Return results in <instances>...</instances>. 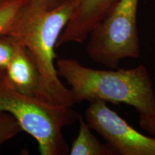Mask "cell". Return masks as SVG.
I'll return each mask as SVG.
<instances>
[{"label": "cell", "mask_w": 155, "mask_h": 155, "mask_svg": "<svg viewBox=\"0 0 155 155\" xmlns=\"http://www.w3.org/2000/svg\"><path fill=\"white\" fill-rule=\"evenodd\" d=\"M76 0H63L49 9L40 0H25L5 35L28 49L40 76L38 98L57 106L73 107L70 89L60 79L55 49L68 22Z\"/></svg>", "instance_id": "6da1fadb"}, {"label": "cell", "mask_w": 155, "mask_h": 155, "mask_svg": "<svg viewBox=\"0 0 155 155\" xmlns=\"http://www.w3.org/2000/svg\"><path fill=\"white\" fill-rule=\"evenodd\" d=\"M55 65L59 77L70 86L75 104H124L134 108L139 114L155 116V91L144 65L101 70L85 66L75 58H61Z\"/></svg>", "instance_id": "7a4b0ae2"}, {"label": "cell", "mask_w": 155, "mask_h": 155, "mask_svg": "<svg viewBox=\"0 0 155 155\" xmlns=\"http://www.w3.org/2000/svg\"><path fill=\"white\" fill-rule=\"evenodd\" d=\"M0 111L14 116L22 131L32 136L41 155H65L70 148L62 130L78 122L72 107L57 106L19 91L0 68Z\"/></svg>", "instance_id": "3957f363"}, {"label": "cell", "mask_w": 155, "mask_h": 155, "mask_svg": "<svg viewBox=\"0 0 155 155\" xmlns=\"http://www.w3.org/2000/svg\"><path fill=\"white\" fill-rule=\"evenodd\" d=\"M139 4V0H119L92 31L86 47L92 61L113 69L123 60L140 57Z\"/></svg>", "instance_id": "277c9868"}, {"label": "cell", "mask_w": 155, "mask_h": 155, "mask_svg": "<svg viewBox=\"0 0 155 155\" xmlns=\"http://www.w3.org/2000/svg\"><path fill=\"white\" fill-rule=\"evenodd\" d=\"M85 120L117 155H155V137L139 132L106 102H91Z\"/></svg>", "instance_id": "5b68a950"}, {"label": "cell", "mask_w": 155, "mask_h": 155, "mask_svg": "<svg viewBox=\"0 0 155 155\" xmlns=\"http://www.w3.org/2000/svg\"><path fill=\"white\" fill-rule=\"evenodd\" d=\"M119 0H76L68 22L56 48L71 42L82 43L108 15Z\"/></svg>", "instance_id": "8992f818"}, {"label": "cell", "mask_w": 155, "mask_h": 155, "mask_svg": "<svg viewBox=\"0 0 155 155\" xmlns=\"http://www.w3.org/2000/svg\"><path fill=\"white\" fill-rule=\"evenodd\" d=\"M5 73L17 90L38 97L40 76L38 68L28 49L17 41L15 53L5 68Z\"/></svg>", "instance_id": "52a82bcc"}, {"label": "cell", "mask_w": 155, "mask_h": 155, "mask_svg": "<svg viewBox=\"0 0 155 155\" xmlns=\"http://www.w3.org/2000/svg\"><path fill=\"white\" fill-rule=\"evenodd\" d=\"M79 130L69 150L70 155H117L107 143H103L92 133L91 129L81 114Z\"/></svg>", "instance_id": "ba28073f"}, {"label": "cell", "mask_w": 155, "mask_h": 155, "mask_svg": "<svg viewBox=\"0 0 155 155\" xmlns=\"http://www.w3.org/2000/svg\"><path fill=\"white\" fill-rule=\"evenodd\" d=\"M22 131L14 116L6 112L0 111V147L16 137Z\"/></svg>", "instance_id": "9c48e42d"}, {"label": "cell", "mask_w": 155, "mask_h": 155, "mask_svg": "<svg viewBox=\"0 0 155 155\" xmlns=\"http://www.w3.org/2000/svg\"><path fill=\"white\" fill-rule=\"evenodd\" d=\"M25 0H12L0 7V35H4L24 5Z\"/></svg>", "instance_id": "30bf717a"}, {"label": "cell", "mask_w": 155, "mask_h": 155, "mask_svg": "<svg viewBox=\"0 0 155 155\" xmlns=\"http://www.w3.org/2000/svg\"><path fill=\"white\" fill-rule=\"evenodd\" d=\"M16 47V41L9 35H0V68L5 69Z\"/></svg>", "instance_id": "8fae6325"}, {"label": "cell", "mask_w": 155, "mask_h": 155, "mask_svg": "<svg viewBox=\"0 0 155 155\" xmlns=\"http://www.w3.org/2000/svg\"><path fill=\"white\" fill-rule=\"evenodd\" d=\"M139 124L145 131L155 137V116L139 114Z\"/></svg>", "instance_id": "7c38bea8"}, {"label": "cell", "mask_w": 155, "mask_h": 155, "mask_svg": "<svg viewBox=\"0 0 155 155\" xmlns=\"http://www.w3.org/2000/svg\"><path fill=\"white\" fill-rule=\"evenodd\" d=\"M40 1L44 3L49 9H53L61 4L63 0H40Z\"/></svg>", "instance_id": "4fadbf2b"}, {"label": "cell", "mask_w": 155, "mask_h": 155, "mask_svg": "<svg viewBox=\"0 0 155 155\" xmlns=\"http://www.w3.org/2000/svg\"><path fill=\"white\" fill-rule=\"evenodd\" d=\"M11 1H12V0H0V7H2L6 4L10 2Z\"/></svg>", "instance_id": "5bb4252c"}]
</instances>
